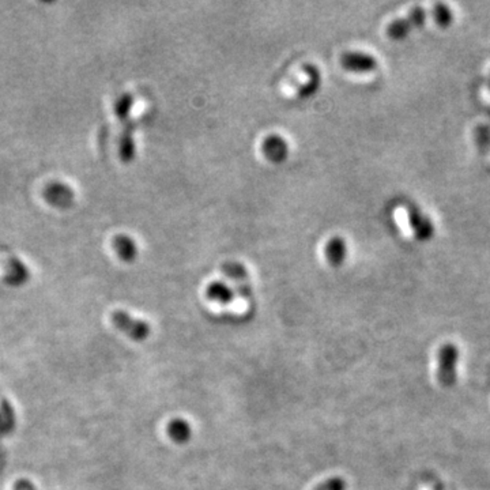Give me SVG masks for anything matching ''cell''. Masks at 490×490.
<instances>
[{"label": "cell", "mask_w": 490, "mask_h": 490, "mask_svg": "<svg viewBox=\"0 0 490 490\" xmlns=\"http://www.w3.org/2000/svg\"><path fill=\"white\" fill-rule=\"evenodd\" d=\"M112 322L116 328L123 331L127 336H130L132 341H136V342L146 341L152 332L150 326L145 320L132 318L130 313H127L126 311L113 312Z\"/></svg>", "instance_id": "obj_1"}, {"label": "cell", "mask_w": 490, "mask_h": 490, "mask_svg": "<svg viewBox=\"0 0 490 490\" xmlns=\"http://www.w3.org/2000/svg\"><path fill=\"white\" fill-rule=\"evenodd\" d=\"M426 19V13L423 7H416L406 18L391 22L387 28V35L392 40H402L416 28H421Z\"/></svg>", "instance_id": "obj_2"}, {"label": "cell", "mask_w": 490, "mask_h": 490, "mask_svg": "<svg viewBox=\"0 0 490 490\" xmlns=\"http://www.w3.org/2000/svg\"><path fill=\"white\" fill-rule=\"evenodd\" d=\"M459 352L454 345H446L439 354V372L437 377L443 386L454 384L457 379V364Z\"/></svg>", "instance_id": "obj_3"}, {"label": "cell", "mask_w": 490, "mask_h": 490, "mask_svg": "<svg viewBox=\"0 0 490 490\" xmlns=\"http://www.w3.org/2000/svg\"><path fill=\"white\" fill-rule=\"evenodd\" d=\"M221 270H222L224 275H227L228 278L233 279L237 284V294L240 297L247 298L250 301L254 298V291L250 284L248 270L241 263L227 261L225 264H222Z\"/></svg>", "instance_id": "obj_4"}, {"label": "cell", "mask_w": 490, "mask_h": 490, "mask_svg": "<svg viewBox=\"0 0 490 490\" xmlns=\"http://www.w3.org/2000/svg\"><path fill=\"white\" fill-rule=\"evenodd\" d=\"M341 65L352 72H370L377 68V59L365 52H345L341 56Z\"/></svg>", "instance_id": "obj_5"}, {"label": "cell", "mask_w": 490, "mask_h": 490, "mask_svg": "<svg viewBox=\"0 0 490 490\" xmlns=\"http://www.w3.org/2000/svg\"><path fill=\"white\" fill-rule=\"evenodd\" d=\"M264 157L274 163H284L289 156L288 142L281 135H268L261 145Z\"/></svg>", "instance_id": "obj_6"}, {"label": "cell", "mask_w": 490, "mask_h": 490, "mask_svg": "<svg viewBox=\"0 0 490 490\" xmlns=\"http://www.w3.org/2000/svg\"><path fill=\"white\" fill-rule=\"evenodd\" d=\"M45 197L52 206L59 209H68L75 200L72 188L59 181L49 184V187L45 190Z\"/></svg>", "instance_id": "obj_7"}, {"label": "cell", "mask_w": 490, "mask_h": 490, "mask_svg": "<svg viewBox=\"0 0 490 490\" xmlns=\"http://www.w3.org/2000/svg\"><path fill=\"white\" fill-rule=\"evenodd\" d=\"M406 215H407L409 227L411 229V231L416 234L417 238L429 240L433 236L434 230H433L432 222L417 207H414V206L409 207Z\"/></svg>", "instance_id": "obj_8"}, {"label": "cell", "mask_w": 490, "mask_h": 490, "mask_svg": "<svg viewBox=\"0 0 490 490\" xmlns=\"http://www.w3.org/2000/svg\"><path fill=\"white\" fill-rule=\"evenodd\" d=\"M327 261L332 267H341L348 255V244L343 237L335 236L329 238L325 248Z\"/></svg>", "instance_id": "obj_9"}, {"label": "cell", "mask_w": 490, "mask_h": 490, "mask_svg": "<svg viewBox=\"0 0 490 490\" xmlns=\"http://www.w3.org/2000/svg\"><path fill=\"white\" fill-rule=\"evenodd\" d=\"M206 297L213 302H217L221 305H228L234 301L236 292L225 282L214 281L206 288Z\"/></svg>", "instance_id": "obj_10"}, {"label": "cell", "mask_w": 490, "mask_h": 490, "mask_svg": "<svg viewBox=\"0 0 490 490\" xmlns=\"http://www.w3.org/2000/svg\"><path fill=\"white\" fill-rule=\"evenodd\" d=\"M168 436L176 444H186L193 437V427L190 423L184 418H174L172 420L166 427Z\"/></svg>", "instance_id": "obj_11"}, {"label": "cell", "mask_w": 490, "mask_h": 490, "mask_svg": "<svg viewBox=\"0 0 490 490\" xmlns=\"http://www.w3.org/2000/svg\"><path fill=\"white\" fill-rule=\"evenodd\" d=\"M31 277L29 268L26 264L17 258H13L8 261L7 270H6V281L13 285V286H19L24 285Z\"/></svg>", "instance_id": "obj_12"}, {"label": "cell", "mask_w": 490, "mask_h": 490, "mask_svg": "<svg viewBox=\"0 0 490 490\" xmlns=\"http://www.w3.org/2000/svg\"><path fill=\"white\" fill-rule=\"evenodd\" d=\"M304 71L308 75V81L305 83H302L300 86V89L297 90V97L298 98L311 97L312 95H315L319 90L320 83H322V75H320V71L316 65H307L304 67Z\"/></svg>", "instance_id": "obj_13"}, {"label": "cell", "mask_w": 490, "mask_h": 490, "mask_svg": "<svg viewBox=\"0 0 490 490\" xmlns=\"http://www.w3.org/2000/svg\"><path fill=\"white\" fill-rule=\"evenodd\" d=\"M113 247L122 261L131 263V261H135L138 256V247L130 236H126V234L116 236L115 241H113Z\"/></svg>", "instance_id": "obj_14"}, {"label": "cell", "mask_w": 490, "mask_h": 490, "mask_svg": "<svg viewBox=\"0 0 490 490\" xmlns=\"http://www.w3.org/2000/svg\"><path fill=\"white\" fill-rule=\"evenodd\" d=\"M120 158L124 163H130L135 157V140H133V124L130 123L124 127L120 138Z\"/></svg>", "instance_id": "obj_15"}, {"label": "cell", "mask_w": 490, "mask_h": 490, "mask_svg": "<svg viewBox=\"0 0 490 490\" xmlns=\"http://www.w3.org/2000/svg\"><path fill=\"white\" fill-rule=\"evenodd\" d=\"M132 105H133V96L130 93H126L117 99L115 111H116V115L120 120H129Z\"/></svg>", "instance_id": "obj_16"}, {"label": "cell", "mask_w": 490, "mask_h": 490, "mask_svg": "<svg viewBox=\"0 0 490 490\" xmlns=\"http://www.w3.org/2000/svg\"><path fill=\"white\" fill-rule=\"evenodd\" d=\"M434 18H436V22L440 26L446 28V26H448L452 22V13H451L448 6L437 4L434 7Z\"/></svg>", "instance_id": "obj_17"}, {"label": "cell", "mask_w": 490, "mask_h": 490, "mask_svg": "<svg viewBox=\"0 0 490 490\" xmlns=\"http://www.w3.org/2000/svg\"><path fill=\"white\" fill-rule=\"evenodd\" d=\"M348 484L342 477H332L322 482L315 490H346Z\"/></svg>", "instance_id": "obj_18"}]
</instances>
